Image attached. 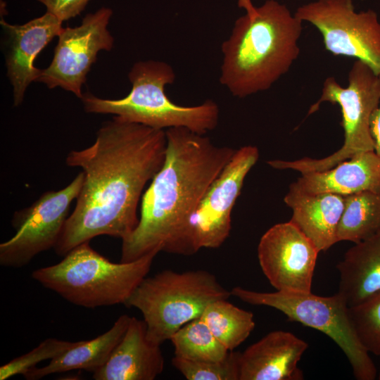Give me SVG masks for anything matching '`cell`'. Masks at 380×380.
Wrapping results in <instances>:
<instances>
[{"label":"cell","instance_id":"6da1fadb","mask_svg":"<svg viewBox=\"0 0 380 380\" xmlns=\"http://www.w3.org/2000/svg\"><path fill=\"white\" fill-rule=\"evenodd\" d=\"M166 146L165 130L115 115L103 123L91 146L70 151L66 164L80 167L84 178L56 253L64 256L101 235L128 237L139 224L144 188L164 163Z\"/></svg>","mask_w":380,"mask_h":380},{"label":"cell","instance_id":"7a4b0ae2","mask_svg":"<svg viewBox=\"0 0 380 380\" xmlns=\"http://www.w3.org/2000/svg\"><path fill=\"white\" fill-rule=\"evenodd\" d=\"M165 134L164 163L143 194L137 228L122 240V262L154 251L179 255L190 217L236 151L185 127Z\"/></svg>","mask_w":380,"mask_h":380},{"label":"cell","instance_id":"3957f363","mask_svg":"<svg viewBox=\"0 0 380 380\" xmlns=\"http://www.w3.org/2000/svg\"><path fill=\"white\" fill-rule=\"evenodd\" d=\"M302 23L276 0L239 18L222 44L220 82L241 99L269 89L297 60Z\"/></svg>","mask_w":380,"mask_h":380},{"label":"cell","instance_id":"277c9868","mask_svg":"<svg viewBox=\"0 0 380 380\" xmlns=\"http://www.w3.org/2000/svg\"><path fill=\"white\" fill-rule=\"evenodd\" d=\"M129 93L120 99H106L83 94L80 99L87 113L113 114L132 122L166 130L185 127L201 134L216 128L220 108L212 100L192 106L172 102L165 89L175 80L168 63L155 60L134 63L128 74Z\"/></svg>","mask_w":380,"mask_h":380},{"label":"cell","instance_id":"5b68a950","mask_svg":"<svg viewBox=\"0 0 380 380\" xmlns=\"http://www.w3.org/2000/svg\"><path fill=\"white\" fill-rule=\"evenodd\" d=\"M158 253L154 251L132 262L115 263L87 241L70 251L58 263L35 270L32 277L78 306L125 305L146 277Z\"/></svg>","mask_w":380,"mask_h":380},{"label":"cell","instance_id":"8992f818","mask_svg":"<svg viewBox=\"0 0 380 380\" xmlns=\"http://www.w3.org/2000/svg\"><path fill=\"white\" fill-rule=\"evenodd\" d=\"M231 296L206 270H166L145 277L125 305L141 312L148 338L161 346L182 326L200 317L210 303Z\"/></svg>","mask_w":380,"mask_h":380},{"label":"cell","instance_id":"52a82bcc","mask_svg":"<svg viewBox=\"0 0 380 380\" xmlns=\"http://www.w3.org/2000/svg\"><path fill=\"white\" fill-rule=\"evenodd\" d=\"M348 85L341 86L334 77H327L319 99L309 108L308 115L315 113L324 102L338 104L342 114L344 132L343 146L331 155L320 159L303 158L293 161L270 160L275 169H291L301 174L331 168L357 153L374 151L370 132V120L380 103L379 75L365 63L355 60L348 76Z\"/></svg>","mask_w":380,"mask_h":380},{"label":"cell","instance_id":"ba28073f","mask_svg":"<svg viewBox=\"0 0 380 380\" xmlns=\"http://www.w3.org/2000/svg\"><path fill=\"white\" fill-rule=\"evenodd\" d=\"M231 294L250 305L274 308L289 320L326 334L345 353L356 379L374 380L377 376L370 353L361 342L351 320L349 307L338 293L332 296H319L312 292H258L236 286Z\"/></svg>","mask_w":380,"mask_h":380},{"label":"cell","instance_id":"9c48e42d","mask_svg":"<svg viewBox=\"0 0 380 380\" xmlns=\"http://www.w3.org/2000/svg\"><path fill=\"white\" fill-rule=\"evenodd\" d=\"M294 14L317 28L332 55L361 61L380 75V22L374 11H356L354 0H315Z\"/></svg>","mask_w":380,"mask_h":380},{"label":"cell","instance_id":"30bf717a","mask_svg":"<svg viewBox=\"0 0 380 380\" xmlns=\"http://www.w3.org/2000/svg\"><path fill=\"white\" fill-rule=\"evenodd\" d=\"M258 158L256 146L248 145L235 151L190 217L179 255H191L201 248H217L224 243L231 232L232 209L246 175Z\"/></svg>","mask_w":380,"mask_h":380},{"label":"cell","instance_id":"8fae6325","mask_svg":"<svg viewBox=\"0 0 380 380\" xmlns=\"http://www.w3.org/2000/svg\"><path fill=\"white\" fill-rule=\"evenodd\" d=\"M84 178L82 171L65 188L46 191L29 207L15 212L12 225L16 232L0 244L1 266L23 267L41 252L54 248Z\"/></svg>","mask_w":380,"mask_h":380},{"label":"cell","instance_id":"7c38bea8","mask_svg":"<svg viewBox=\"0 0 380 380\" xmlns=\"http://www.w3.org/2000/svg\"><path fill=\"white\" fill-rule=\"evenodd\" d=\"M112 14L110 8L103 7L87 14L80 25L63 28L53 60L37 82L49 89L59 87L81 99L82 87L98 53L113 47V37L107 28Z\"/></svg>","mask_w":380,"mask_h":380},{"label":"cell","instance_id":"4fadbf2b","mask_svg":"<svg viewBox=\"0 0 380 380\" xmlns=\"http://www.w3.org/2000/svg\"><path fill=\"white\" fill-rule=\"evenodd\" d=\"M319 252L290 220L271 227L258 246V258L263 274L277 291L285 292H311Z\"/></svg>","mask_w":380,"mask_h":380},{"label":"cell","instance_id":"5bb4252c","mask_svg":"<svg viewBox=\"0 0 380 380\" xmlns=\"http://www.w3.org/2000/svg\"><path fill=\"white\" fill-rule=\"evenodd\" d=\"M62 23L49 12L23 25H11L1 19L8 37L6 68L15 106L21 104L28 85L37 82L42 70L34 67V61L52 39L60 34Z\"/></svg>","mask_w":380,"mask_h":380},{"label":"cell","instance_id":"9a60e30c","mask_svg":"<svg viewBox=\"0 0 380 380\" xmlns=\"http://www.w3.org/2000/svg\"><path fill=\"white\" fill-rule=\"evenodd\" d=\"M308 347L289 331H271L241 353L239 380H302L298 362Z\"/></svg>","mask_w":380,"mask_h":380},{"label":"cell","instance_id":"2e32d148","mask_svg":"<svg viewBox=\"0 0 380 380\" xmlns=\"http://www.w3.org/2000/svg\"><path fill=\"white\" fill-rule=\"evenodd\" d=\"M164 369L160 345L147 337L144 320L131 317L106 362L93 373L96 380H153Z\"/></svg>","mask_w":380,"mask_h":380},{"label":"cell","instance_id":"e0dca14e","mask_svg":"<svg viewBox=\"0 0 380 380\" xmlns=\"http://www.w3.org/2000/svg\"><path fill=\"white\" fill-rule=\"evenodd\" d=\"M289 188L310 194L380 193V156L374 151L357 153L331 168L302 174Z\"/></svg>","mask_w":380,"mask_h":380},{"label":"cell","instance_id":"ac0fdd59","mask_svg":"<svg viewBox=\"0 0 380 380\" xmlns=\"http://www.w3.org/2000/svg\"><path fill=\"white\" fill-rule=\"evenodd\" d=\"M292 210L290 220L324 251L337 242V229L344 208V196L330 193L305 194L289 188L284 198Z\"/></svg>","mask_w":380,"mask_h":380},{"label":"cell","instance_id":"d6986e66","mask_svg":"<svg viewBox=\"0 0 380 380\" xmlns=\"http://www.w3.org/2000/svg\"><path fill=\"white\" fill-rule=\"evenodd\" d=\"M338 293L349 308L380 291V231L355 243L337 264Z\"/></svg>","mask_w":380,"mask_h":380},{"label":"cell","instance_id":"ffe728a7","mask_svg":"<svg viewBox=\"0 0 380 380\" xmlns=\"http://www.w3.org/2000/svg\"><path fill=\"white\" fill-rule=\"evenodd\" d=\"M131 317L127 315L120 316L106 332L89 341H78L75 346L51 360L47 365L30 369L23 374L24 377L37 380L51 374L74 369L94 373L106 362L125 334Z\"/></svg>","mask_w":380,"mask_h":380},{"label":"cell","instance_id":"44dd1931","mask_svg":"<svg viewBox=\"0 0 380 380\" xmlns=\"http://www.w3.org/2000/svg\"><path fill=\"white\" fill-rule=\"evenodd\" d=\"M380 231V193L362 191L344 196L337 242L358 243Z\"/></svg>","mask_w":380,"mask_h":380},{"label":"cell","instance_id":"7402d4cb","mask_svg":"<svg viewBox=\"0 0 380 380\" xmlns=\"http://www.w3.org/2000/svg\"><path fill=\"white\" fill-rule=\"evenodd\" d=\"M200 317L229 351L245 341L255 326L251 312L236 307L227 299L210 303Z\"/></svg>","mask_w":380,"mask_h":380},{"label":"cell","instance_id":"603a6c76","mask_svg":"<svg viewBox=\"0 0 380 380\" xmlns=\"http://www.w3.org/2000/svg\"><path fill=\"white\" fill-rule=\"evenodd\" d=\"M170 341L175 355L189 360L217 361L229 353L201 317L182 326Z\"/></svg>","mask_w":380,"mask_h":380},{"label":"cell","instance_id":"cb8c5ba5","mask_svg":"<svg viewBox=\"0 0 380 380\" xmlns=\"http://www.w3.org/2000/svg\"><path fill=\"white\" fill-rule=\"evenodd\" d=\"M239 352L217 361H192L174 356L172 365L188 380H239Z\"/></svg>","mask_w":380,"mask_h":380},{"label":"cell","instance_id":"d4e9b609","mask_svg":"<svg viewBox=\"0 0 380 380\" xmlns=\"http://www.w3.org/2000/svg\"><path fill=\"white\" fill-rule=\"evenodd\" d=\"M357 334L366 349L380 355V291L358 305L349 308Z\"/></svg>","mask_w":380,"mask_h":380},{"label":"cell","instance_id":"484cf974","mask_svg":"<svg viewBox=\"0 0 380 380\" xmlns=\"http://www.w3.org/2000/svg\"><path fill=\"white\" fill-rule=\"evenodd\" d=\"M77 343L54 338H46L27 353L2 365L0 367V379L5 380L17 374L23 375L30 369L36 367L37 364L58 357Z\"/></svg>","mask_w":380,"mask_h":380},{"label":"cell","instance_id":"4316f807","mask_svg":"<svg viewBox=\"0 0 380 380\" xmlns=\"http://www.w3.org/2000/svg\"><path fill=\"white\" fill-rule=\"evenodd\" d=\"M49 12L65 21L78 15L90 0H37Z\"/></svg>","mask_w":380,"mask_h":380},{"label":"cell","instance_id":"83f0119b","mask_svg":"<svg viewBox=\"0 0 380 380\" xmlns=\"http://www.w3.org/2000/svg\"><path fill=\"white\" fill-rule=\"evenodd\" d=\"M370 132L374 143V151L380 156V103L372 115Z\"/></svg>","mask_w":380,"mask_h":380},{"label":"cell","instance_id":"f1b7e54d","mask_svg":"<svg viewBox=\"0 0 380 380\" xmlns=\"http://www.w3.org/2000/svg\"><path fill=\"white\" fill-rule=\"evenodd\" d=\"M238 6L240 8L245 10L246 13L252 15L255 13L256 7H255L251 0H237Z\"/></svg>","mask_w":380,"mask_h":380},{"label":"cell","instance_id":"f546056e","mask_svg":"<svg viewBox=\"0 0 380 380\" xmlns=\"http://www.w3.org/2000/svg\"><path fill=\"white\" fill-rule=\"evenodd\" d=\"M378 379L380 380V371H379V375H378Z\"/></svg>","mask_w":380,"mask_h":380}]
</instances>
